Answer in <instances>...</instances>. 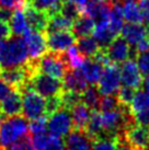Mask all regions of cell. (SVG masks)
<instances>
[{"label": "cell", "mask_w": 149, "mask_h": 150, "mask_svg": "<svg viewBox=\"0 0 149 150\" xmlns=\"http://www.w3.org/2000/svg\"><path fill=\"white\" fill-rule=\"evenodd\" d=\"M79 70L81 71L83 78L86 79L88 84L93 86L99 82L102 72L104 70V66L99 60L90 58L88 60H84V63L81 65V67H79Z\"/></svg>", "instance_id": "17"}, {"label": "cell", "mask_w": 149, "mask_h": 150, "mask_svg": "<svg viewBox=\"0 0 149 150\" xmlns=\"http://www.w3.org/2000/svg\"><path fill=\"white\" fill-rule=\"evenodd\" d=\"M25 6V0H0V8L13 10V9L23 8Z\"/></svg>", "instance_id": "40"}, {"label": "cell", "mask_w": 149, "mask_h": 150, "mask_svg": "<svg viewBox=\"0 0 149 150\" xmlns=\"http://www.w3.org/2000/svg\"><path fill=\"white\" fill-rule=\"evenodd\" d=\"M124 140L120 136L114 135H102L92 140L93 150H116L121 142Z\"/></svg>", "instance_id": "27"}, {"label": "cell", "mask_w": 149, "mask_h": 150, "mask_svg": "<svg viewBox=\"0 0 149 150\" xmlns=\"http://www.w3.org/2000/svg\"><path fill=\"white\" fill-rule=\"evenodd\" d=\"M28 65L34 74L41 72L62 80L69 70L62 54L48 52L37 59H30Z\"/></svg>", "instance_id": "2"}, {"label": "cell", "mask_w": 149, "mask_h": 150, "mask_svg": "<svg viewBox=\"0 0 149 150\" xmlns=\"http://www.w3.org/2000/svg\"><path fill=\"white\" fill-rule=\"evenodd\" d=\"M138 6L141 11L143 20L147 24V26H149V0H140Z\"/></svg>", "instance_id": "41"}, {"label": "cell", "mask_w": 149, "mask_h": 150, "mask_svg": "<svg viewBox=\"0 0 149 150\" xmlns=\"http://www.w3.org/2000/svg\"><path fill=\"white\" fill-rule=\"evenodd\" d=\"M62 86L65 91H71L81 93L88 88V82L83 78L81 71L77 69H69L62 78Z\"/></svg>", "instance_id": "16"}, {"label": "cell", "mask_w": 149, "mask_h": 150, "mask_svg": "<svg viewBox=\"0 0 149 150\" xmlns=\"http://www.w3.org/2000/svg\"><path fill=\"white\" fill-rule=\"evenodd\" d=\"M74 22L64 17L62 13L58 12L48 17V23L46 26L45 33H52L56 31H70L72 30Z\"/></svg>", "instance_id": "25"}, {"label": "cell", "mask_w": 149, "mask_h": 150, "mask_svg": "<svg viewBox=\"0 0 149 150\" xmlns=\"http://www.w3.org/2000/svg\"><path fill=\"white\" fill-rule=\"evenodd\" d=\"M0 113L4 117L20 115L22 113V94L18 89H12L0 103Z\"/></svg>", "instance_id": "14"}, {"label": "cell", "mask_w": 149, "mask_h": 150, "mask_svg": "<svg viewBox=\"0 0 149 150\" xmlns=\"http://www.w3.org/2000/svg\"><path fill=\"white\" fill-rule=\"evenodd\" d=\"M9 150H36V148L34 147L31 136H29L28 134L23 137L19 138L12 145H10Z\"/></svg>", "instance_id": "34"}, {"label": "cell", "mask_w": 149, "mask_h": 150, "mask_svg": "<svg viewBox=\"0 0 149 150\" xmlns=\"http://www.w3.org/2000/svg\"><path fill=\"white\" fill-rule=\"evenodd\" d=\"M83 132L87 134L88 137L90 138L91 140L95 139V138L100 137L104 135L103 132V126H102V122H101V115L100 112L96 111H92L90 120L88 122L87 126L84 127Z\"/></svg>", "instance_id": "28"}, {"label": "cell", "mask_w": 149, "mask_h": 150, "mask_svg": "<svg viewBox=\"0 0 149 150\" xmlns=\"http://www.w3.org/2000/svg\"><path fill=\"white\" fill-rule=\"evenodd\" d=\"M136 64L143 75H149V50L136 56Z\"/></svg>", "instance_id": "37"}, {"label": "cell", "mask_w": 149, "mask_h": 150, "mask_svg": "<svg viewBox=\"0 0 149 150\" xmlns=\"http://www.w3.org/2000/svg\"><path fill=\"white\" fill-rule=\"evenodd\" d=\"M64 1L72 2V4H77V6H79V7H81V8H83V7L88 4V0H64Z\"/></svg>", "instance_id": "44"}, {"label": "cell", "mask_w": 149, "mask_h": 150, "mask_svg": "<svg viewBox=\"0 0 149 150\" xmlns=\"http://www.w3.org/2000/svg\"><path fill=\"white\" fill-rule=\"evenodd\" d=\"M144 150H149V144H148V145H147V147H146V148H145V149H144Z\"/></svg>", "instance_id": "48"}, {"label": "cell", "mask_w": 149, "mask_h": 150, "mask_svg": "<svg viewBox=\"0 0 149 150\" xmlns=\"http://www.w3.org/2000/svg\"><path fill=\"white\" fill-rule=\"evenodd\" d=\"M0 150H4V149H1V148H0Z\"/></svg>", "instance_id": "51"}, {"label": "cell", "mask_w": 149, "mask_h": 150, "mask_svg": "<svg viewBox=\"0 0 149 150\" xmlns=\"http://www.w3.org/2000/svg\"><path fill=\"white\" fill-rule=\"evenodd\" d=\"M62 56H64V59L69 69H77L79 67H81V65L84 63L83 55L74 46H71L65 53H62Z\"/></svg>", "instance_id": "32"}, {"label": "cell", "mask_w": 149, "mask_h": 150, "mask_svg": "<svg viewBox=\"0 0 149 150\" xmlns=\"http://www.w3.org/2000/svg\"><path fill=\"white\" fill-rule=\"evenodd\" d=\"M23 36L31 59L40 58L41 56L47 53L48 47L46 41V34L44 32H38L30 29Z\"/></svg>", "instance_id": "10"}, {"label": "cell", "mask_w": 149, "mask_h": 150, "mask_svg": "<svg viewBox=\"0 0 149 150\" xmlns=\"http://www.w3.org/2000/svg\"><path fill=\"white\" fill-rule=\"evenodd\" d=\"M33 75L32 69L28 64H25L24 66L4 69V71L0 72V78H2L10 87L19 90L29 82L30 78Z\"/></svg>", "instance_id": "9"}, {"label": "cell", "mask_w": 149, "mask_h": 150, "mask_svg": "<svg viewBox=\"0 0 149 150\" xmlns=\"http://www.w3.org/2000/svg\"><path fill=\"white\" fill-rule=\"evenodd\" d=\"M11 36V29L8 22L0 20V42Z\"/></svg>", "instance_id": "42"}, {"label": "cell", "mask_w": 149, "mask_h": 150, "mask_svg": "<svg viewBox=\"0 0 149 150\" xmlns=\"http://www.w3.org/2000/svg\"><path fill=\"white\" fill-rule=\"evenodd\" d=\"M70 112L74 128L78 129V130H83L84 127L87 126L89 120H90L92 111L84 103L80 101L71 108Z\"/></svg>", "instance_id": "20"}, {"label": "cell", "mask_w": 149, "mask_h": 150, "mask_svg": "<svg viewBox=\"0 0 149 150\" xmlns=\"http://www.w3.org/2000/svg\"><path fill=\"white\" fill-rule=\"evenodd\" d=\"M66 150H93L92 140L83 130L74 129L67 136Z\"/></svg>", "instance_id": "18"}, {"label": "cell", "mask_w": 149, "mask_h": 150, "mask_svg": "<svg viewBox=\"0 0 149 150\" xmlns=\"http://www.w3.org/2000/svg\"><path fill=\"white\" fill-rule=\"evenodd\" d=\"M42 150H66V144L62 138L50 136L47 142Z\"/></svg>", "instance_id": "38"}, {"label": "cell", "mask_w": 149, "mask_h": 150, "mask_svg": "<svg viewBox=\"0 0 149 150\" xmlns=\"http://www.w3.org/2000/svg\"><path fill=\"white\" fill-rule=\"evenodd\" d=\"M123 137L133 150H144L149 144V127L134 123L125 129Z\"/></svg>", "instance_id": "8"}, {"label": "cell", "mask_w": 149, "mask_h": 150, "mask_svg": "<svg viewBox=\"0 0 149 150\" xmlns=\"http://www.w3.org/2000/svg\"><path fill=\"white\" fill-rule=\"evenodd\" d=\"M120 102L114 96H103L100 99L99 108L101 111H111L120 108Z\"/></svg>", "instance_id": "36"}, {"label": "cell", "mask_w": 149, "mask_h": 150, "mask_svg": "<svg viewBox=\"0 0 149 150\" xmlns=\"http://www.w3.org/2000/svg\"><path fill=\"white\" fill-rule=\"evenodd\" d=\"M143 84H144V88H145V90L149 92V75L146 76L145 80H143Z\"/></svg>", "instance_id": "46"}, {"label": "cell", "mask_w": 149, "mask_h": 150, "mask_svg": "<svg viewBox=\"0 0 149 150\" xmlns=\"http://www.w3.org/2000/svg\"><path fill=\"white\" fill-rule=\"evenodd\" d=\"M122 64L123 65L120 68L122 83L125 87L132 88L135 90L140 88L143 84V74L139 70L136 62L134 59L128 58Z\"/></svg>", "instance_id": "13"}, {"label": "cell", "mask_w": 149, "mask_h": 150, "mask_svg": "<svg viewBox=\"0 0 149 150\" xmlns=\"http://www.w3.org/2000/svg\"><path fill=\"white\" fill-rule=\"evenodd\" d=\"M23 8H24L25 16H26L28 22H29L30 29L45 33L46 26L48 23V16L45 12L38 11L30 6H24Z\"/></svg>", "instance_id": "19"}, {"label": "cell", "mask_w": 149, "mask_h": 150, "mask_svg": "<svg viewBox=\"0 0 149 150\" xmlns=\"http://www.w3.org/2000/svg\"><path fill=\"white\" fill-rule=\"evenodd\" d=\"M59 12L62 13L64 17H66L67 19H69L72 22H74V20H77L83 13V10L81 7H79L77 4L65 1V2H62Z\"/></svg>", "instance_id": "33"}, {"label": "cell", "mask_w": 149, "mask_h": 150, "mask_svg": "<svg viewBox=\"0 0 149 150\" xmlns=\"http://www.w3.org/2000/svg\"><path fill=\"white\" fill-rule=\"evenodd\" d=\"M0 72H1V66H0Z\"/></svg>", "instance_id": "49"}, {"label": "cell", "mask_w": 149, "mask_h": 150, "mask_svg": "<svg viewBox=\"0 0 149 150\" xmlns=\"http://www.w3.org/2000/svg\"><path fill=\"white\" fill-rule=\"evenodd\" d=\"M12 89L13 88L10 87L2 78H0V103H1V101L4 100V98H6V96H7Z\"/></svg>", "instance_id": "43"}, {"label": "cell", "mask_w": 149, "mask_h": 150, "mask_svg": "<svg viewBox=\"0 0 149 150\" xmlns=\"http://www.w3.org/2000/svg\"><path fill=\"white\" fill-rule=\"evenodd\" d=\"M116 1H118V2H121V1H124V2H128V1H136V0H116Z\"/></svg>", "instance_id": "47"}, {"label": "cell", "mask_w": 149, "mask_h": 150, "mask_svg": "<svg viewBox=\"0 0 149 150\" xmlns=\"http://www.w3.org/2000/svg\"><path fill=\"white\" fill-rule=\"evenodd\" d=\"M29 84L33 90L45 99L60 96L64 92V86L60 79L50 77L45 74L36 72L29 80Z\"/></svg>", "instance_id": "5"}, {"label": "cell", "mask_w": 149, "mask_h": 150, "mask_svg": "<svg viewBox=\"0 0 149 150\" xmlns=\"http://www.w3.org/2000/svg\"><path fill=\"white\" fill-rule=\"evenodd\" d=\"M19 90L22 94V114L26 120L33 121L46 115L45 98L33 90L29 82Z\"/></svg>", "instance_id": "4"}, {"label": "cell", "mask_w": 149, "mask_h": 150, "mask_svg": "<svg viewBox=\"0 0 149 150\" xmlns=\"http://www.w3.org/2000/svg\"><path fill=\"white\" fill-rule=\"evenodd\" d=\"M46 34L47 47L50 52L62 54L69 47L74 46L76 42V36L70 31H56Z\"/></svg>", "instance_id": "11"}, {"label": "cell", "mask_w": 149, "mask_h": 150, "mask_svg": "<svg viewBox=\"0 0 149 150\" xmlns=\"http://www.w3.org/2000/svg\"><path fill=\"white\" fill-rule=\"evenodd\" d=\"M106 56L112 64H121L131 57V45L123 36H116L105 48Z\"/></svg>", "instance_id": "12"}, {"label": "cell", "mask_w": 149, "mask_h": 150, "mask_svg": "<svg viewBox=\"0 0 149 150\" xmlns=\"http://www.w3.org/2000/svg\"><path fill=\"white\" fill-rule=\"evenodd\" d=\"M22 9L23 8L16 9V11L12 12V16L9 21L11 34H13L14 36H22L30 30V25L25 12Z\"/></svg>", "instance_id": "21"}, {"label": "cell", "mask_w": 149, "mask_h": 150, "mask_svg": "<svg viewBox=\"0 0 149 150\" xmlns=\"http://www.w3.org/2000/svg\"><path fill=\"white\" fill-rule=\"evenodd\" d=\"M62 4V0H25V6L45 12L48 17L59 12Z\"/></svg>", "instance_id": "24"}, {"label": "cell", "mask_w": 149, "mask_h": 150, "mask_svg": "<svg viewBox=\"0 0 149 150\" xmlns=\"http://www.w3.org/2000/svg\"><path fill=\"white\" fill-rule=\"evenodd\" d=\"M94 26V20L86 13H82L77 20H74V25H72V33L74 34L76 38L89 36L91 33H93Z\"/></svg>", "instance_id": "22"}, {"label": "cell", "mask_w": 149, "mask_h": 150, "mask_svg": "<svg viewBox=\"0 0 149 150\" xmlns=\"http://www.w3.org/2000/svg\"><path fill=\"white\" fill-rule=\"evenodd\" d=\"M122 10H123L124 20H126L128 23H143L144 22L139 6L135 4V1L125 2V4L122 7Z\"/></svg>", "instance_id": "29"}, {"label": "cell", "mask_w": 149, "mask_h": 150, "mask_svg": "<svg viewBox=\"0 0 149 150\" xmlns=\"http://www.w3.org/2000/svg\"><path fill=\"white\" fill-rule=\"evenodd\" d=\"M80 98H81V102L87 105L91 111H96V108H99L101 94H100L98 88H87L84 91L80 93Z\"/></svg>", "instance_id": "30"}, {"label": "cell", "mask_w": 149, "mask_h": 150, "mask_svg": "<svg viewBox=\"0 0 149 150\" xmlns=\"http://www.w3.org/2000/svg\"><path fill=\"white\" fill-rule=\"evenodd\" d=\"M147 108H149V92L147 90H138L135 92V96L129 104V110L132 114H134Z\"/></svg>", "instance_id": "31"}, {"label": "cell", "mask_w": 149, "mask_h": 150, "mask_svg": "<svg viewBox=\"0 0 149 150\" xmlns=\"http://www.w3.org/2000/svg\"><path fill=\"white\" fill-rule=\"evenodd\" d=\"M29 123L24 116L17 115L4 118L0 124V148L6 150L19 138L28 135Z\"/></svg>", "instance_id": "3"}, {"label": "cell", "mask_w": 149, "mask_h": 150, "mask_svg": "<svg viewBox=\"0 0 149 150\" xmlns=\"http://www.w3.org/2000/svg\"><path fill=\"white\" fill-rule=\"evenodd\" d=\"M72 128L74 124L69 110L62 108L50 115V118L47 121V130L50 136L58 138L66 137Z\"/></svg>", "instance_id": "6"}, {"label": "cell", "mask_w": 149, "mask_h": 150, "mask_svg": "<svg viewBox=\"0 0 149 150\" xmlns=\"http://www.w3.org/2000/svg\"><path fill=\"white\" fill-rule=\"evenodd\" d=\"M135 92H136L135 89L125 87V86L123 88H120V90L117 91V96H116L120 104L125 105V106H129L133 98L135 96Z\"/></svg>", "instance_id": "35"}, {"label": "cell", "mask_w": 149, "mask_h": 150, "mask_svg": "<svg viewBox=\"0 0 149 150\" xmlns=\"http://www.w3.org/2000/svg\"><path fill=\"white\" fill-rule=\"evenodd\" d=\"M29 52L21 36H10L0 42V66L4 69L24 66L29 62Z\"/></svg>", "instance_id": "1"}, {"label": "cell", "mask_w": 149, "mask_h": 150, "mask_svg": "<svg viewBox=\"0 0 149 150\" xmlns=\"http://www.w3.org/2000/svg\"><path fill=\"white\" fill-rule=\"evenodd\" d=\"M116 150H133V149L128 146V145H127V144H126V142H123L118 145V147L116 148Z\"/></svg>", "instance_id": "45"}, {"label": "cell", "mask_w": 149, "mask_h": 150, "mask_svg": "<svg viewBox=\"0 0 149 150\" xmlns=\"http://www.w3.org/2000/svg\"><path fill=\"white\" fill-rule=\"evenodd\" d=\"M121 71L116 64H110L105 66L102 76L98 82V90L101 96H114L120 90Z\"/></svg>", "instance_id": "7"}, {"label": "cell", "mask_w": 149, "mask_h": 150, "mask_svg": "<svg viewBox=\"0 0 149 150\" xmlns=\"http://www.w3.org/2000/svg\"><path fill=\"white\" fill-rule=\"evenodd\" d=\"M93 38L103 48H105L116 38V35L113 33V31L109 25V20L95 23L94 30H93Z\"/></svg>", "instance_id": "23"}, {"label": "cell", "mask_w": 149, "mask_h": 150, "mask_svg": "<svg viewBox=\"0 0 149 150\" xmlns=\"http://www.w3.org/2000/svg\"><path fill=\"white\" fill-rule=\"evenodd\" d=\"M77 48L83 55V57L92 58L103 47L100 46V44L95 41L94 38L84 36V38H79L78 42H77Z\"/></svg>", "instance_id": "26"}, {"label": "cell", "mask_w": 149, "mask_h": 150, "mask_svg": "<svg viewBox=\"0 0 149 150\" xmlns=\"http://www.w3.org/2000/svg\"><path fill=\"white\" fill-rule=\"evenodd\" d=\"M122 36L131 46H136L143 38L149 35V26L141 23H127L121 31Z\"/></svg>", "instance_id": "15"}, {"label": "cell", "mask_w": 149, "mask_h": 150, "mask_svg": "<svg viewBox=\"0 0 149 150\" xmlns=\"http://www.w3.org/2000/svg\"><path fill=\"white\" fill-rule=\"evenodd\" d=\"M95 1H100V0H95Z\"/></svg>", "instance_id": "50"}, {"label": "cell", "mask_w": 149, "mask_h": 150, "mask_svg": "<svg viewBox=\"0 0 149 150\" xmlns=\"http://www.w3.org/2000/svg\"><path fill=\"white\" fill-rule=\"evenodd\" d=\"M133 117H134V121L136 124L149 127V108L140 111V112L134 113Z\"/></svg>", "instance_id": "39"}]
</instances>
